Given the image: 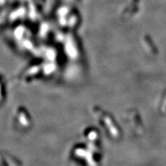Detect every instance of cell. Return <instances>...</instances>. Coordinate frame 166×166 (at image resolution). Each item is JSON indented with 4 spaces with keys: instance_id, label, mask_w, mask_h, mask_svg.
<instances>
[]
</instances>
